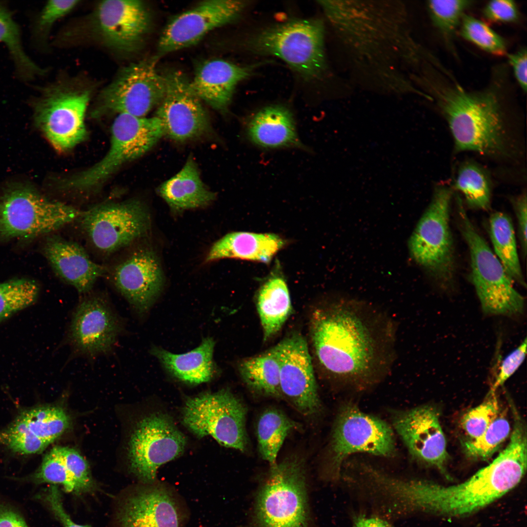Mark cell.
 <instances>
[{"instance_id":"9c48e42d","label":"cell","mask_w":527,"mask_h":527,"mask_svg":"<svg viewBox=\"0 0 527 527\" xmlns=\"http://www.w3.org/2000/svg\"><path fill=\"white\" fill-rule=\"evenodd\" d=\"M458 204L460 229L470 254L471 280L484 312L506 316L522 313L524 297L515 289L513 281L477 231L460 200Z\"/></svg>"},{"instance_id":"e0dca14e","label":"cell","mask_w":527,"mask_h":527,"mask_svg":"<svg viewBox=\"0 0 527 527\" xmlns=\"http://www.w3.org/2000/svg\"><path fill=\"white\" fill-rule=\"evenodd\" d=\"M186 446V437L171 416L150 414L139 422L131 437L130 470L143 483L152 484L159 468L180 456Z\"/></svg>"},{"instance_id":"c3c4849f","label":"cell","mask_w":527,"mask_h":527,"mask_svg":"<svg viewBox=\"0 0 527 527\" xmlns=\"http://www.w3.org/2000/svg\"><path fill=\"white\" fill-rule=\"evenodd\" d=\"M483 14L487 20L498 22H513L519 17L517 7L511 0L490 1L485 6Z\"/></svg>"},{"instance_id":"603a6c76","label":"cell","mask_w":527,"mask_h":527,"mask_svg":"<svg viewBox=\"0 0 527 527\" xmlns=\"http://www.w3.org/2000/svg\"><path fill=\"white\" fill-rule=\"evenodd\" d=\"M95 20L105 44L123 54L132 53L140 47L149 20L144 4L136 0L102 1L96 8Z\"/></svg>"},{"instance_id":"3957f363","label":"cell","mask_w":527,"mask_h":527,"mask_svg":"<svg viewBox=\"0 0 527 527\" xmlns=\"http://www.w3.org/2000/svg\"><path fill=\"white\" fill-rule=\"evenodd\" d=\"M527 465V440L514 433L506 447L491 463L459 484L444 486L427 480L397 478L391 489L393 504L403 518L418 513L468 515L517 486Z\"/></svg>"},{"instance_id":"83f0119b","label":"cell","mask_w":527,"mask_h":527,"mask_svg":"<svg viewBox=\"0 0 527 527\" xmlns=\"http://www.w3.org/2000/svg\"><path fill=\"white\" fill-rule=\"evenodd\" d=\"M285 244L284 239L273 233L233 232L214 243L205 262L233 258L267 263Z\"/></svg>"},{"instance_id":"7c38bea8","label":"cell","mask_w":527,"mask_h":527,"mask_svg":"<svg viewBox=\"0 0 527 527\" xmlns=\"http://www.w3.org/2000/svg\"><path fill=\"white\" fill-rule=\"evenodd\" d=\"M452 192L440 185L411 234L408 247L411 257L442 285L448 286L454 273L453 239L449 226Z\"/></svg>"},{"instance_id":"44dd1931","label":"cell","mask_w":527,"mask_h":527,"mask_svg":"<svg viewBox=\"0 0 527 527\" xmlns=\"http://www.w3.org/2000/svg\"><path fill=\"white\" fill-rule=\"evenodd\" d=\"M166 90L155 117L161 122L164 135L183 142L201 137L210 129L207 114L193 93L189 81L179 71L165 76Z\"/></svg>"},{"instance_id":"f6af8a7d","label":"cell","mask_w":527,"mask_h":527,"mask_svg":"<svg viewBox=\"0 0 527 527\" xmlns=\"http://www.w3.org/2000/svg\"><path fill=\"white\" fill-rule=\"evenodd\" d=\"M58 447L62 459L76 484L77 495L93 492L95 485L88 465L83 457L73 448Z\"/></svg>"},{"instance_id":"f1b7e54d","label":"cell","mask_w":527,"mask_h":527,"mask_svg":"<svg viewBox=\"0 0 527 527\" xmlns=\"http://www.w3.org/2000/svg\"><path fill=\"white\" fill-rule=\"evenodd\" d=\"M214 345V341L207 337L197 348L185 353L174 354L157 347H153L151 352L173 376L196 385L209 381L215 373Z\"/></svg>"},{"instance_id":"7402d4cb","label":"cell","mask_w":527,"mask_h":527,"mask_svg":"<svg viewBox=\"0 0 527 527\" xmlns=\"http://www.w3.org/2000/svg\"><path fill=\"white\" fill-rule=\"evenodd\" d=\"M439 418L435 408L424 405L396 414L393 423L414 458L448 477L446 465L449 455Z\"/></svg>"},{"instance_id":"8fae6325","label":"cell","mask_w":527,"mask_h":527,"mask_svg":"<svg viewBox=\"0 0 527 527\" xmlns=\"http://www.w3.org/2000/svg\"><path fill=\"white\" fill-rule=\"evenodd\" d=\"M82 213L30 187H13L0 197V237L8 240L51 233L76 221Z\"/></svg>"},{"instance_id":"4316f807","label":"cell","mask_w":527,"mask_h":527,"mask_svg":"<svg viewBox=\"0 0 527 527\" xmlns=\"http://www.w3.org/2000/svg\"><path fill=\"white\" fill-rule=\"evenodd\" d=\"M245 130L249 140L262 148H305L298 135L292 112L283 105L260 109L249 118Z\"/></svg>"},{"instance_id":"277c9868","label":"cell","mask_w":527,"mask_h":527,"mask_svg":"<svg viewBox=\"0 0 527 527\" xmlns=\"http://www.w3.org/2000/svg\"><path fill=\"white\" fill-rule=\"evenodd\" d=\"M431 67L420 83L428 90L447 122L456 151L496 158L511 156L509 129L496 90L467 91Z\"/></svg>"},{"instance_id":"d6986e66","label":"cell","mask_w":527,"mask_h":527,"mask_svg":"<svg viewBox=\"0 0 527 527\" xmlns=\"http://www.w3.org/2000/svg\"><path fill=\"white\" fill-rule=\"evenodd\" d=\"M114 288L140 315L145 314L160 294L164 276L150 248L139 246L122 254L105 273Z\"/></svg>"},{"instance_id":"d4e9b609","label":"cell","mask_w":527,"mask_h":527,"mask_svg":"<svg viewBox=\"0 0 527 527\" xmlns=\"http://www.w3.org/2000/svg\"><path fill=\"white\" fill-rule=\"evenodd\" d=\"M43 254L55 273L82 295L91 291L106 267L94 262L79 243L57 235L49 236Z\"/></svg>"},{"instance_id":"8992f818","label":"cell","mask_w":527,"mask_h":527,"mask_svg":"<svg viewBox=\"0 0 527 527\" xmlns=\"http://www.w3.org/2000/svg\"><path fill=\"white\" fill-rule=\"evenodd\" d=\"M305 466L297 457L270 466L257 494V527H311Z\"/></svg>"},{"instance_id":"5bb4252c","label":"cell","mask_w":527,"mask_h":527,"mask_svg":"<svg viewBox=\"0 0 527 527\" xmlns=\"http://www.w3.org/2000/svg\"><path fill=\"white\" fill-rule=\"evenodd\" d=\"M165 76L156 68V59L144 60L123 67L98 95L92 114H126L145 117L162 100Z\"/></svg>"},{"instance_id":"bcb514c9","label":"cell","mask_w":527,"mask_h":527,"mask_svg":"<svg viewBox=\"0 0 527 527\" xmlns=\"http://www.w3.org/2000/svg\"><path fill=\"white\" fill-rule=\"evenodd\" d=\"M79 2L76 0L47 1L34 24L33 32L36 39H45L53 25L73 10Z\"/></svg>"},{"instance_id":"f5cc1de1","label":"cell","mask_w":527,"mask_h":527,"mask_svg":"<svg viewBox=\"0 0 527 527\" xmlns=\"http://www.w3.org/2000/svg\"><path fill=\"white\" fill-rule=\"evenodd\" d=\"M0 527H28L23 518L11 508L0 505Z\"/></svg>"},{"instance_id":"1f68e13d","label":"cell","mask_w":527,"mask_h":527,"mask_svg":"<svg viewBox=\"0 0 527 527\" xmlns=\"http://www.w3.org/2000/svg\"><path fill=\"white\" fill-rule=\"evenodd\" d=\"M489 232L494 254L508 275L513 282L526 287L510 218L502 212L493 213L489 219Z\"/></svg>"},{"instance_id":"74e56055","label":"cell","mask_w":527,"mask_h":527,"mask_svg":"<svg viewBox=\"0 0 527 527\" xmlns=\"http://www.w3.org/2000/svg\"><path fill=\"white\" fill-rule=\"evenodd\" d=\"M40 292L38 284L26 278L0 283V323L34 304Z\"/></svg>"},{"instance_id":"7a4b0ae2","label":"cell","mask_w":527,"mask_h":527,"mask_svg":"<svg viewBox=\"0 0 527 527\" xmlns=\"http://www.w3.org/2000/svg\"><path fill=\"white\" fill-rule=\"evenodd\" d=\"M310 334L320 365L337 379L367 384L390 366L391 325L365 304L344 299L317 309L311 317Z\"/></svg>"},{"instance_id":"8d00e7d4","label":"cell","mask_w":527,"mask_h":527,"mask_svg":"<svg viewBox=\"0 0 527 527\" xmlns=\"http://www.w3.org/2000/svg\"><path fill=\"white\" fill-rule=\"evenodd\" d=\"M455 188L464 196L470 207L487 210L490 206V184L488 176L479 165L472 162L462 164L458 169Z\"/></svg>"},{"instance_id":"d590c367","label":"cell","mask_w":527,"mask_h":527,"mask_svg":"<svg viewBox=\"0 0 527 527\" xmlns=\"http://www.w3.org/2000/svg\"><path fill=\"white\" fill-rule=\"evenodd\" d=\"M38 438L49 445L70 426L68 415L55 406H41L25 410L18 417Z\"/></svg>"},{"instance_id":"2e32d148","label":"cell","mask_w":527,"mask_h":527,"mask_svg":"<svg viewBox=\"0 0 527 527\" xmlns=\"http://www.w3.org/2000/svg\"><path fill=\"white\" fill-rule=\"evenodd\" d=\"M357 452L393 456L395 453L393 433L385 422L347 404L339 410L332 433L328 467L332 479L340 478L344 461Z\"/></svg>"},{"instance_id":"b9f144b4","label":"cell","mask_w":527,"mask_h":527,"mask_svg":"<svg viewBox=\"0 0 527 527\" xmlns=\"http://www.w3.org/2000/svg\"><path fill=\"white\" fill-rule=\"evenodd\" d=\"M496 392L489 390L482 403L462 416L461 426L469 440L481 436L500 413Z\"/></svg>"},{"instance_id":"4dcf8cb0","label":"cell","mask_w":527,"mask_h":527,"mask_svg":"<svg viewBox=\"0 0 527 527\" xmlns=\"http://www.w3.org/2000/svg\"><path fill=\"white\" fill-rule=\"evenodd\" d=\"M256 306L263 331V340L267 341L281 329L292 311L290 295L284 278L273 275L260 287Z\"/></svg>"},{"instance_id":"7dc6e473","label":"cell","mask_w":527,"mask_h":527,"mask_svg":"<svg viewBox=\"0 0 527 527\" xmlns=\"http://www.w3.org/2000/svg\"><path fill=\"white\" fill-rule=\"evenodd\" d=\"M527 339L510 352L502 361L498 373L490 390L496 391L518 369L526 355Z\"/></svg>"},{"instance_id":"ac0fdd59","label":"cell","mask_w":527,"mask_h":527,"mask_svg":"<svg viewBox=\"0 0 527 527\" xmlns=\"http://www.w3.org/2000/svg\"><path fill=\"white\" fill-rule=\"evenodd\" d=\"M271 348L278 361L282 397L304 416L317 414L321 405L304 337L293 333Z\"/></svg>"},{"instance_id":"db71d44e","label":"cell","mask_w":527,"mask_h":527,"mask_svg":"<svg viewBox=\"0 0 527 527\" xmlns=\"http://www.w3.org/2000/svg\"><path fill=\"white\" fill-rule=\"evenodd\" d=\"M352 527H395L389 522L374 515H355L353 518Z\"/></svg>"},{"instance_id":"ba28073f","label":"cell","mask_w":527,"mask_h":527,"mask_svg":"<svg viewBox=\"0 0 527 527\" xmlns=\"http://www.w3.org/2000/svg\"><path fill=\"white\" fill-rule=\"evenodd\" d=\"M38 90L40 95L34 102L35 119L54 148L65 152L84 141L91 89L78 82L57 81Z\"/></svg>"},{"instance_id":"5b68a950","label":"cell","mask_w":527,"mask_h":527,"mask_svg":"<svg viewBox=\"0 0 527 527\" xmlns=\"http://www.w3.org/2000/svg\"><path fill=\"white\" fill-rule=\"evenodd\" d=\"M324 33L321 20L293 19L250 36L245 47L254 54L281 59L304 80H316L327 70Z\"/></svg>"},{"instance_id":"f907efd6","label":"cell","mask_w":527,"mask_h":527,"mask_svg":"<svg viewBox=\"0 0 527 527\" xmlns=\"http://www.w3.org/2000/svg\"><path fill=\"white\" fill-rule=\"evenodd\" d=\"M525 192L513 200V204L516 216L518 236L522 254L525 258L527 254V203Z\"/></svg>"},{"instance_id":"836d02e7","label":"cell","mask_w":527,"mask_h":527,"mask_svg":"<svg viewBox=\"0 0 527 527\" xmlns=\"http://www.w3.org/2000/svg\"><path fill=\"white\" fill-rule=\"evenodd\" d=\"M299 426L276 409H267L261 415L257 425L258 450L270 466L277 463L278 454L288 433Z\"/></svg>"},{"instance_id":"484cf974","label":"cell","mask_w":527,"mask_h":527,"mask_svg":"<svg viewBox=\"0 0 527 527\" xmlns=\"http://www.w3.org/2000/svg\"><path fill=\"white\" fill-rule=\"evenodd\" d=\"M259 65L240 66L222 59L202 63L189 81L193 93L215 109L227 110L239 82L249 77Z\"/></svg>"},{"instance_id":"cb8c5ba5","label":"cell","mask_w":527,"mask_h":527,"mask_svg":"<svg viewBox=\"0 0 527 527\" xmlns=\"http://www.w3.org/2000/svg\"><path fill=\"white\" fill-rule=\"evenodd\" d=\"M120 527H182L175 497L158 486L142 488L126 498L118 514Z\"/></svg>"},{"instance_id":"ee69618b","label":"cell","mask_w":527,"mask_h":527,"mask_svg":"<svg viewBox=\"0 0 527 527\" xmlns=\"http://www.w3.org/2000/svg\"><path fill=\"white\" fill-rule=\"evenodd\" d=\"M0 444L21 454L40 453L49 445L36 437L18 418L0 431Z\"/></svg>"},{"instance_id":"ab89813d","label":"cell","mask_w":527,"mask_h":527,"mask_svg":"<svg viewBox=\"0 0 527 527\" xmlns=\"http://www.w3.org/2000/svg\"><path fill=\"white\" fill-rule=\"evenodd\" d=\"M472 1L466 0H429L426 6L434 26L449 40L460 25L465 10Z\"/></svg>"},{"instance_id":"52a82bcc","label":"cell","mask_w":527,"mask_h":527,"mask_svg":"<svg viewBox=\"0 0 527 527\" xmlns=\"http://www.w3.org/2000/svg\"><path fill=\"white\" fill-rule=\"evenodd\" d=\"M164 136L156 117L120 114L111 128L110 144L105 155L90 168L63 180L62 189L87 191L100 185L124 164L142 156Z\"/></svg>"},{"instance_id":"f546056e","label":"cell","mask_w":527,"mask_h":527,"mask_svg":"<svg viewBox=\"0 0 527 527\" xmlns=\"http://www.w3.org/2000/svg\"><path fill=\"white\" fill-rule=\"evenodd\" d=\"M160 196L175 212L203 207L216 197L202 182L197 164L189 157L182 168L158 188Z\"/></svg>"},{"instance_id":"6da1fadb","label":"cell","mask_w":527,"mask_h":527,"mask_svg":"<svg viewBox=\"0 0 527 527\" xmlns=\"http://www.w3.org/2000/svg\"><path fill=\"white\" fill-rule=\"evenodd\" d=\"M395 2L324 0L321 6L355 76L399 93L411 85L402 71L418 62L420 50L408 34L403 5Z\"/></svg>"},{"instance_id":"d6a6232c","label":"cell","mask_w":527,"mask_h":527,"mask_svg":"<svg viewBox=\"0 0 527 527\" xmlns=\"http://www.w3.org/2000/svg\"><path fill=\"white\" fill-rule=\"evenodd\" d=\"M240 375L254 392L282 398L278 361L272 348L257 356L243 360L239 365Z\"/></svg>"},{"instance_id":"4fadbf2b","label":"cell","mask_w":527,"mask_h":527,"mask_svg":"<svg viewBox=\"0 0 527 527\" xmlns=\"http://www.w3.org/2000/svg\"><path fill=\"white\" fill-rule=\"evenodd\" d=\"M246 413V406L238 397L222 389L188 398L182 422L198 438L211 436L223 446L244 452L248 443Z\"/></svg>"},{"instance_id":"ffe728a7","label":"cell","mask_w":527,"mask_h":527,"mask_svg":"<svg viewBox=\"0 0 527 527\" xmlns=\"http://www.w3.org/2000/svg\"><path fill=\"white\" fill-rule=\"evenodd\" d=\"M246 1L208 0L171 20L158 43L161 55L195 44L209 32L237 19L247 6Z\"/></svg>"},{"instance_id":"30bf717a","label":"cell","mask_w":527,"mask_h":527,"mask_svg":"<svg viewBox=\"0 0 527 527\" xmlns=\"http://www.w3.org/2000/svg\"><path fill=\"white\" fill-rule=\"evenodd\" d=\"M76 221L87 243L104 257L128 248L150 227L147 207L136 199L99 204L83 211Z\"/></svg>"},{"instance_id":"7bdbcfd3","label":"cell","mask_w":527,"mask_h":527,"mask_svg":"<svg viewBox=\"0 0 527 527\" xmlns=\"http://www.w3.org/2000/svg\"><path fill=\"white\" fill-rule=\"evenodd\" d=\"M30 480L36 484L61 485L65 491L77 494L76 484L62 459L58 446L53 447L45 455L40 468Z\"/></svg>"},{"instance_id":"f35d334b","label":"cell","mask_w":527,"mask_h":527,"mask_svg":"<svg viewBox=\"0 0 527 527\" xmlns=\"http://www.w3.org/2000/svg\"><path fill=\"white\" fill-rule=\"evenodd\" d=\"M510 433L509 421L499 413L481 436L464 443L465 452L473 459L487 460L498 450Z\"/></svg>"},{"instance_id":"e575fe53","label":"cell","mask_w":527,"mask_h":527,"mask_svg":"<svg viewBox=\"0 0 527 527\" xmlns=\"http://www.w3.org/2000/svg\"><path fill=\"white\" fill-rule=\"evenodd\" d=\"M0 42L5 44L14 62L18 77L25 81L42 76L46 73L26 53L18 24L9 9L0 3Z\"/></svg>"},{"instance_id":"60d3db41","label":"cell","mask_w":527,"mask_h":527,"mask_svg":"<svg viewBox=\"0 0 527 527\" xmlns=\"http://www.w3.org/2000/svg\"><path fill=\"white\" fill-rule=\"evenodd\" d=\"M460 25V34L466 40L493 55L506 54L503 39L482 21L465 14Z\"/></svg>"},{"instance_id":"816d5d0a","label":"cell","mask_w":527,"mask_h":527,"mask_svg":"<svg viewBox=\"0 0 527 527\" xmlns=\"http://www.w3.org/2000/svg\"><path fill=\"white\" fill-rule=\"evenodd\" d=\"M515 78L520 86L524 91L527 90V54L526 48H522L516 52L507 55Z\"/></svg>"},{"instance_id":"681fc988","label":"cell","mask_w":527,"mask_h":527,"mask_svg":"<svg viewBox=\"0 0 527 527\" xmlns=\"http://www.w3.org/2000/svg\"><path fill=\"white\" fill-rule=\"evenodd\" d=\"M42 496L62 527H90L79 525L73 521L63 507L61 495L57 485H52Z\"/></svg>"},{"instance_id":"9a60e30c","label":"cell","mask_w":527,"mask_h":527,"mask_svg":"<svg viewBox=\"0 0 527 527\" xmlns=\"http://www.w3.org/2000/svg\"><path fill=\"white\" fill-rule=\"evenodd\" d=\"M125 323L104 293L84 294L75 307L64 339L71 355L94 359L113 351Z\"/></svg>"}]
</instances>
